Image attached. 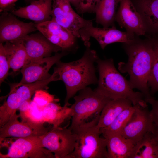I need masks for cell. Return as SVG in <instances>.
I'll return each mask as SVG.
<instances>
[{
  "label": "cell",
  "instance_id": "cell-33",
  "mask_svg": "<svg viewBox=\"0 0 158 158\" xmlns=\"http://www.w3.org/2000/svg\"><path fill=\"white\" fill-rule=\"evenodd\" d=\"M148 103L152 106L150 113L153 122L158 124V100H156L154 98L150 100Z\"/></svg>",
  "mask_w": 158,
  "mask_h": 158
},
{
  "label": "cell",
  "instance_id": "cell-21",
  "mask_svg": "<svg viewBox=\"0 0 158 158\" xmlns=\"http://www.w3.org/2000/svg\"><path fill=\"white\" fill-rule=\"evenodd\" d=\"M53 102L47 104L42 111L44 122L52 126V127L60 126L66 119L71 117V107L64 105L62 107Z\"/></svg>",
  "mask_w": 158,
  "mask_h": 158
},
{
  "label": "cell",
  "instance_id": "cell-3",
  "mask_svg": "<svg viewBox=\"0 0 158 158\" xmlns=\"http://www.w3.org/2000/svg\"><path fill=\"white\" fill-rule=\"evenodd\" d=\"M96 63L99 78L95 89L99 93L111 99H127L133 105L148 106L143 94L133 90L129 80L116 69L112 59L102 60L99 58Z\"/></svg>",
  "mask_w": 158,
  "mask_h": 158
},
{
  "label": "cell",
  "instance_id": "cell-29",
  "mask_svg": "<svg viewBox=\"0 0 158 158\" xmlns=\"http://www.w3.org/2000/svg\"><path fill=\"white\" fill-rule=\"evenodd\" d=\"M38 109L42 111L43 109L49 103L53 102H57L54 95L50 94L43 89L37 91L35 94L33 100Z\"/></svg>",
  "mask_w": 158,
  "mask_h": 158
},
{
  "label": "cell",
  "instance_id": "cell-8",
  "mask_svg": "<svg viewBox=\"0 0 158 158\" xmlns=\"http://www.w3.org/2000/svg\"><path fill=\"white\" fill-rule=\"evenodd\" d=\"M51 20L66 29L77 38L80 30L93 24L92 20L85 19L72 8L68 0H52Z\"/></svg>",
  "mask_w": 158,
  "mask_h": 158
},
{
  "label": "cell",
  "instance_id": "cell-16",
  "mask_svg": "<svg viewBox=\"0 0 158 158\" xmlns=\"http://www.w3.org/2000/svg\"><path fill=\"white\" fill-rule=\"evenodd\" d=\"M20 117L15 112L9 120L0 128V142L8 137L25 138L42 136L49 130L36 128L28 123L18 120Z\"/></svg>",
  "mask_w": 158,
  "mask_h": 158
},
{
  "label": "cell",
  "instance_id": "cell-6",
  "mask_svg": "<svg viewBox=\"0 0 158 158\" xmlns=\"http://www.w3.org/2000/svg\"><path fill=\"white\" fill-rule=\"evenodd\" d=\"M40 137L43 147L53 153L55 158H68L74 150L75 135L66 127H52Z\"/></svg>",
  "mask_w": 158,
  "mask_h": 158
},
{
  "label": "cell",
  "instance_id": "cell-32",
  "mask_svg": "<svg viewBox=\"0 0 158 158\" xmlns=\"http://www.w3.org/2000/svg\"><path fill=\"white\" fill-rule=\"evenodd\" d=\"M17 0H0L1 12H10L15 10V3Z\"/></svg>",
  "mask_w": 158,
  "mask_h": 158
},
{
  "label": "cell",
  "instance_id": "cell-36",
  "mask_svg": "<svg viewBox=\"0 0 158 158\" xmlns=\"http://www.w3.org/2000/svg\"><path fill=\"white\" fill-rule=\"evenodd\" d=\"M25 0L27 2H29L30 3L31 2V0Z\"/></svg>",
  "mask_w": 158,
  "mask_h": 158
},
{
  "label": "cell",
  "instance_id": "cell-12",
  "mask_svg": "<svg viewBox=\"0 0 158 158\" xmlns=\"http://www.w3.org/2000/svg\"><path fill=\"white\" fill-rule=\"evenodd\" d=\"M37 29L35 23L18 19L11 13L3 12L0 17V43L22 40Z\"/></svg>",
  "mask_w": 158,
  "mask_h": 158
},
{
  "label": "cell",
  "instance_id": "cell-19",
  "mask_svg": "<svg viewBox=\"0 0 158 158\" xmlns=\"http://www.w3.org/2000/svg\"><path fill=\"white\" fill-rule=\"evenodd\" d=\"M10 68L16 73L30 62L22 40L7 42L4 44Z\"/></svg>",
  "mask_w": 158,
  "mask_h": 158
},
{
  "label": "cell",
  "instance_id": "cell-23",
  "mask_svg": "<svg viewBox=\"0 0 158 158\" xmlns=\"http://www.w3.org/2000/svg\"><path fill=\"white\" fill-rule=\"evenodd\" d=\"M130 158H158V143L152 131L135 144Z\"/></svg>",
  "mask_w": 158,
  "mask_h": 158
},
{
  "label": "cell",
  "instance_id": "cell-20",
  "mask_svg": "<svg viewBox=\"0 0 158 158\" xmlns=\"http://www.w3.org/2000/svg\"><path fill=\"white\" fill-rule=\"evenodd\" d=\"M132 104L131 101L127 99L110 100L105 104L101 113L98 126L100 129L108 127L121 113L132 106Z\"/></svg>",
  "mask_w": 158,
  "mask_h": 158
},
{
  "label": "cell",
  "instance_id": "cell-15",
  "mask_svg": "<svg viewBox=\"0 0 158 158\" xmlns=\"http://www.w3.org/2000/svg\"><path fill=\"white\" fill-rule=\"evenodd\" d=\"M22 41L30 62L51 56L53 53L62 51L60 47L51 43L40 32L28 35Z\"/></svg>",
  "mask_w": 158,
  "mask_h": 158
},
{
  "label": "cell",
  "instance_id": "cell-11",
  "mask_svg": "<svg viewBox=\"0 0 158 158\" xmlns=\"http://www.w3.org/2000/svg\"><path fill=\"white\" fill-rule=\"evenodd\" d=\"M37 30L52 44L60 47L62 51H74L78 48L77 38L70 31L51 20L35 24Z\"/></svg>",
  "mask_w": 158,
  "mask_h": 158
},
{
  "label": "cell",
  "instance_id": "cell-7",
  "mask_svg": "<svg viewBox=\"0 0 158 158\" xmlns=\"http://www.w3.org/2000/svg\"><path fill=\"white\" fill-rule=\"evenodd\" d=\"M80 38L86 47L90 46V40L91 37L95 39L101 48L104 49L107 46L115 42H121L129 44L135 40L126 32L117 30L115 26L111 28H102L95 27L93 24L81 28L79 31Z\"/></svg>",
  "mask_w": 158,
  "mask_h": 158
},
{
  "label": "cell",
  "instance_id": "cell-37",
  "mask_svg": "<svg viewBox=\"0 0 158 158\" xmlns=\"http://www.w3.org/2000/svg\"><path fill=\"white\" fill-rule=\"evenodd\" d=\"M37 0H31V2L33 1H37Z\"/></svg>",
  "mask_w": 158,
  "mask_h": 158
},
{
  "label": "cell",
  "instance_id": "cell-14",
  "mask_svg": "<svg viewBox=\"0 0 158 158\" xmlns=\"http://www.w3.org/2000/svg\"><path fill=\"white\" fill-rule=\"evenodd\" d=\"M68 53L64 51L58 52L54 56L30 62L20 70L22 78L20 83H31L49 78L51 75L49 73L51 67Z\"/></svg>",
  "mask_w": 158,
  "mask_h": 158
},
{
  "label": "cell",
  "instance_id": "cell-17",
  "mask_svg": "<svg viewBox=\"0 0 158 158\" xmlns=\"http://www.w3.org/2000/svg\"><path fill=\"white\" fill-rule=\"evenodd\" d=\"M52 0H39L31 1L26 6L21 7L11 13L19 17L31 20L35 24L51 20Z\"/></svg>",
  "mask_w": 158,
  "mask_h": 158
},
{
  "label": "cell",
  "instance_id": "cell-25",
  "mask_svg": "<svg viewBox=\"0 0 158 158\" xmlns=\"http://www.w3.org/2000/svg\"><path fill=\"white\" fill-rule=\"evenodd\" d=\"M55 81L53 74L48 78L33 83H22L20 82L10 85V91L17 93L22 102L31 100V97L37 90L43 89L52 81Z\"/></svg>",
  "mask_w": 158,
  "mask_h": 158
},
{
  "label": "cell",
  "instance_id": "cell-31",
  "mask_svg": "<svg viewBox=\"0 0 158 158\" xmlns=\"http://www.w3.org/2000/svg\"><path fill=\"white\" fill-rule=\"evenodd\" d=\"M101 0H80L76 8L78 13H95Z\"/></svg>",
  "mask_w": 158,
  "mask_h": 158
},
{
  "label": "cell",
  "instance_id": "cell-22",
  "mask_svg": "<svg viewBox=\"0 0 158 158\" xmlns=\"http://www.w3.org/2000/svg\"><path fill=\"white\" fill-rule=\"evenodd\" d=\"M138 5L147 30L158 35V0H138Z\"/></svg>",
  "mask_w": 158,
  "mask_h": 158
},
{
  "label": "cell",
  "instance_id": "cell-27",
  "mask_svg": "<svg viewBox=\"0 0 158 158\" xmlns=\"http://www.w3.org/2000/svg\"><path fill=\"white\" fill-rule=\"evenodd\" d=\"M133 105L121 113L108 127L100 129L102 135L111 134H119L126 125L138 105Z\"/></svg>",
  "mask_w": 158,
  "mask_h": 158
},
{
  "label": "cell",
  "instance_id": "cell-18",
  "mask_svg": "<svg viewBox=\"0 0 158 158\" xmlns=\"http://www.w3.org/2000/svg\"><path fill=\"white\" fill-rule=\"evenodd\" d=\"M105 138L108 158H130L135 145L118 133L103 135Z\"/></svg>",
  "mask_w": 158,
  "mask_h": 158
},
{
  "label": "cell",
  "instance_id": "cell-10",
  "mask_svg": "<svg viewBox=\"0 0 158 158\" xmlns=\"http://www.w3.org/2000/svg\"><path fill=\"white\" fill-rule=\"evenodd\" d=\"M154 123L148 106L138 104L129 121L119 134L135 145L147 132L152 131Z\"/></svg>",
  "mask_w": 158,
  "mask_h": 158
},
{
  "label": "cell",
  "instance_id": "cell-4",
  "mask_svg": "<svg viewBox=\"0 0 158 158\" xmlns=\"http://www.w3.org/2000/svg\"><path fill=\"white\" fill-rule=\"evenodd\" d=\"M99 117L71 130L75 135L76 142L68 158H108L106 140L100 137L97 125Z\"/></svg>",
  "mask_w": 158,
  "mask_h": 158
},
{
  "label": "cell",
  "instance_id": "cell-9",
  "mask_svg": "<svg viewBox=\"0 0 158 158\" xmlns=\"http://www.w3.org/2000/svg\"><path fill=\"white\" fill-rule=\"evenodd\" d=\"M1 158H54L52 153L43 147L40 136L18 138Z\"/></svg>",
  "mask_w": 158,
  "mask_h": 158
},
{
  "label": "cell",
  "instance_id": "cell-28",
  "mask_svg": "<svg viewBox=\"0 0 158 158\" xmlns=\"http://www.w3.org/2000/svg\"><path fill=\"white\" fill-rule=\"evenodd\" d=\"M152 40L154 56L147 83L152 96L158 91V39Z\"/></svg>",
  "mask_w": 158,
  "mask_h": 158
},
{
  "label": "cell",
  "instance_id": "cell-13",
  "mask_svg": "<svg viewBox=\"0 0 158 158\" xmlns=\"http://www.w3.org/2000/svg\"><path fill=\"white\" fill-rule=\"evenodd\" d=\"M116 21L129 34L134 36L145 35L147 28L140 14L130 0H120Z\"/></svg>",
  "mask_w": 158,
  "mask_h": 158
},
{
  "label": "cell",
  "instance_id": "cell-30",
  "mask_svg": "<svg viewBox=\"0 0 158 158\" xmlns=\"http://www.w3.org/2000/svg\"><path fill=\"white\" fill-rule=\"evenodd\" d=\"M10 68L3 43H0V84L4 82L9 74Z\"/></svg>",
  "mask_w": 158,
  "mask_h": 158
},
{
  "label": "cell",
  "instance_id": "cell-34",
  "mask_svg": "<svg viewBox=\"0 0 158 158\" xmlns=\"http://www.w3.org/2000/svg\"><path fill=\"white\" fill-rule=\"evenodd\" d=\"M152 132L153 133L158 143V124L154 123L153 129Z\"/></svg>",
  "mask_w": 158,
  "mask_h": 158
},
{
  "label": "cell",
  "instance_id": "cell-24",
  "mask_svg": "<svg viewBox=\"0 0 158 158\" xmlns=\"http://www.w3.org/2000/svg\"><path fill=\"white\" fill-rule=\"evenodd\" d=\"M120 0H101L95 12V21L103 28L114 26L116 10Z\"/></svg>",
  "mask_w": 158,
  "mask_h": 158
},
{
  "label": "cell",
  "instance_id": "cell-5",
  "mask_svg": "<svg viewBox=\"0 0 158 158\" xmlns=\"http://www.w3.org/2000/svg\"><path fill=\"white\" fill-rule=\"evenodd\" d=\"M74 103L71 107L72 129L99 117L105 104L111 99L99 93L95 89L86 87L74 96Z\"/></svg>",
  "mask_w": 158,
  "mask_h": 158
},
{
  "label": "cell",
  "instance_id": "cell-35",
  "mask_svg": "<svg viewBox=\"0 0 158 158\" xmlns=\"http://www.w3.org/2000/svg\"><path fill=\"white\" fill-rule=\"evenodd\" d=\"M73 6L76 8L78 7L80 0H68Z\"/></svg>",
  "mask_w": 158,
  "mask_h": 158
},
{
  "label": "cell",
  "instance_id": "cell-1",
  "mask_svg": "<svg viewBox=\"0 0 158 158\" xmlns=\"http://www.w3.org/2000/svg\"><path fill=\"white\" fill-rule=\"evenodd\" d=\"M124 44L128 60L126 63H119L118 69L123 73L128 74L131 87L140 90L148 103L154 98L147 84L154 56L152 39L146 40H135L131 43Z\"/></svg>",
  "mask_w": 158,
  "mask_h": 158
},
{
  "label": "cell",
  "instance_id": "cell-26",
  "mask_svg": "<svg viewBox=\"0 0 158 158\" xmlns=\"http://www.w3.org/2000/svg\"><path fill=\"white\" fill-rule=\"evenodd\" d=\"M7 99L0 107V128L5 124L16 112L22 102L16 92L10 91Z\"/></svg>",
  "mask_w": 158,
  "mask_h": 158
},
{
  "label": "cell",
  "instance_id": "cell-2",
  "mask_svg": "<svg viewBox=\"0 0 158 158\" xmlns=\"http://www.w3.org/2000/svg\"><path fill=\"white\" fill-rule=\"evenodd\" d=\"M90 47H86L83 55L78 60L68 63L60 61L56 64L53 74L56 81L62 80L65 85V106L70 105L69 100L77 92L90 85L98 83L94 63L99 57Z\"/></svg>",
  "mask_w": 158,
  "mask_h": 158
}]
</instances>
